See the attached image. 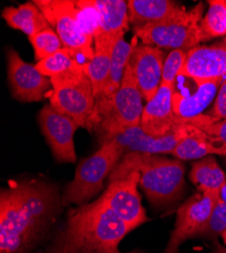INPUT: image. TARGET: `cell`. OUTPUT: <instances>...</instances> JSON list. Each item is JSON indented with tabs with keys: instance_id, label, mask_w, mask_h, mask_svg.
Masks as SVG:
<instances>
[{
	"instance_id": "6da1fadb",
	"label": "cell",
	"mask_w": 226,
	"mask_h": 253,
	"mask_svg": "<svg viewBox=\"0 0 226 253\" xmlns=\"http://www.w3.org/2000/svg\"><path fill=\"white\" fill-rule=\"evenodd\" d=\"M62 207L56 185L10 180L0 193V253H30L45 238Z\"/></svg>"
},
{
	"instance_id": "7a4b0ae2",
	"label": "cell",
	"mask_w": 226,
	"mask_h": 253,
	"mask_svg": "<svg viewBox=\"0 0 226 253\" xmlns=\"http://www.w3.org/2000/svg\"><path fill=\"white\" fill-rule=\"evenodd\" d=\"M131 231L101 195L69 210L66 223L57 232L47 253H123L120 243Z\"/></svg>"
},
{
	"instance_id": "3957f363",
	"label": "cell",
	"mask_w": 226,
	"mask_h": 253,
	"mask_svg": "<svg viewBox=\"0 0 226 253\" xmlns=\"http://www.w3.org/2000/svg\"><path fill=\"white\" fill-rule=\"evenodd\" d=\"M132 172L140 174L139 184L155 207L170 206L183 194L186 168L177 158L170 159L145 152H127L110 174L109 181L123 179Z\"/></svg>"
},
{
	"instance_id": "277c9868",
	"label": "cell",
	"mask_w": 226,
	"mask_h": 253,
	"mask_svg": "<svg viewBox=\"0 0 226 253\" xmlns=\"http://www.w3.org/2000/svg\"><path fill=\"white\" fill-rule=\"evenodd\" d=\"M125 154L122 147L114 140L102 144L100 148L89 158L82 160L61 197L63 207L82 206L104 188V180L115 169L122 156Z\"/></svg>"
},
{
	"instance_id": "5b68a950",
	"label": "cell",
	"mask_w": 226,
	"mask_h": 253,
	"mask_svg": "<svg viewBox=\"0 0 226 253\" xmlns=\"http://www.w3.org/2000/svg\"><path fill=\"white\" fill-rule=\"evenodd\" d=\"M203 10L202 2L190 10L182 7L161 23L134 28L135 37L144 45L188 52L205 42L201 29Z\"/></svg>"
},
{
	"instance_id": "8992f818",
	"label": "cell",
	"mask_w": 226,
	"mask_h": 253,
	"mask_svg": "<svg viewBox=\"0 0 226 253\" xmlns=\"http://www.w3.org/2000/svg\"><path fill=\"white\" fill-rule=\"evenodd\" d=\"M50 105L58 113L71 118L79 128L87 129L91 118L95 96L91 82L85 70L84 63L74 70L52 77Z\"/></svg>"
},
{
	"instance_id": "52a82bcc",
	"label": "cell",
	"mask_w": 226,
	"mask_h": 253,
	"mask_svg": "<svg viewBox=\"0 0 226 253\" xmlns=\"http://www.w3.org/2000/svg\"><path fill=\"white\" fill-rule=\"evenodd\" d=\"M143 110V96L138 89L129 61L120 89L92 132L98 135L101 145L105 144L126 130L140 126Z\"/></svg>"
},
{
	"instance_id": "ba28073f",
	"label": "cell",
	"mask_w": 226,
	"mask_h": 253,
	"mask_svg": "<svg viewBox=\"0 0 226 253\" xmlns=\"http://www.w3.org/2000/svg\"><path fill=\"white\" fill-rule=\"evenodd\" d=\"M51 28L60 37L66 49L75 57L82 56L90 61L94 56V40L82 29L75 0H35Z\"/></svg>"
},
{
	"instance_id": "9c48e42d",
	"label": "cell",
	"mask_w": 226,
	"mask_h": 253,
	"mask_svg": "<svg viewBox=\"0 0 226 253\" xmlns=\"http://www.w3.org/2000/svg\"><path fill=\"white\" fill-rule=\"evenodd\" d=\"M219 198V193L198 192L178 209L175 229L164 253H179L184 241L199 237Z\"/></svg>"
},
{
	"instance_id": "30bf717a",
	"label": "cell",
	"mask_w": 226,
	"mask_h": 253,
	"mask_svg": "<svg viewBox=\"0 0 226 253\" xmlns=\"http://www.w3.org/2000/svg\"><path fill=\"white\" fill-rule=\"evenodd\" d=\"M7 80L12 96L23 102L41 101L52 87L51 79L44 76L36 65L29 64L14 49H7Z\"/></svg>"
},
{
	"instance_id": "8fae6325",
	"label": "cell",
	"mask_w": 226,
	"mask_h": 253,
	"mask_svg": "<svg viewBox=\"0 0 226 253\" xmlns=\"http://www.w3.org/2000/svg\"><path fill=\"white\" fill-rule=\"evenodd\" d=\"M38 122L55 159L58 162L74 163V134L78 125L71 118L55 111L50 104L40 111Z\"/></svg>"
},
{
	"instance_id": "7c38bea8",
	"label": "cell",
	"mask_w": 226,
	"mask_h": 253,
	"mask_svg": "<svg viewBox=\"0 0 226 253\" xmlns=\"http://www.w3.org/2000/svg\"><path fill=\"white\" fill-rule=\"evenodd\" d=\"M140 174L132 172L127 177L112 181L102 194L113 212L132 230L149 221L138 193Z\"/></svg>"
},
{
	"instance_id": "4fadbf2b",
	"label": "cell",
	"mask_w": 226,
	"mask_h": 253,
	"mask_svg": "<svg viewBox=\"0 0 226 253\" xmlns=\"http://www.w3.org/2000/svg\"><path fill=\"white\" fill-rule=\"evenodd\" d=\"M164 53L158 47L136 45L130 57V65L143 99L150 101L157 93L162 79Z\"/></svg>"
},
{
	"instance_id": "5bb4252c",
	"label": "cell",
	"mask_w": 226,
	"mask_h": 253,
	"mask_svg": "<svg viewBox=\"0 0 226 253\" xmlns=\"http://www.w3.org/2000/svg\"><path fill=\"white\" fill-rule=\"evenodd\" d=\"M200 84L226 77V37L221 43L197 46L187 54V61L181 75Z\"/></svg>"
},
{
	"instance_id": "9a60e30c",
	"label": "cell",
	"mask_w": 226,
	"mask_h": 253,
	"mask_svg": "<svg viewBox=\"0 0 226 253\" xmlns=\"http://www.w3.org/2000/svg\"><path fill=\"white\" fill-rule=\"evenodd\" d=\"M137 37H134L131 41V43H128V42L124 40V38H121L115 45V48L112 53L111 71L108 84L101 96L95 101L93 114L87 126V129L89 131L92 132L95 125L100 121V119L104 117V115L109 110L110 104L115 94L120 89L123 78H124L125 75L127 65L130 61L131 54L133 52V49L137 45Z\"/></svg>"
},
{
	"instance_id": "2e32d148",
	"label": "cell",
	"mask_w": 226,
	"mask_h": 253,
	"mask_svg": "<svg viewBox=\"0 0 226 253\" xmlns=\"http://www.w3.org/2000/svg\"><path fill=\"white\" fill-rule=\"evenodd\" d=\"M99 14V30L94 48L114 50L117 42L129 29L128 4L124 0H95Z\"/></svg>"
},
{
	"instance_id": "e0dca14e",
	"label": "cell",
	"mask_w": 226,
	"mask_h": 253,
	"mask_svg": "<svg viewBox=\"0 0 226 253\" xmlns=\"http://www.w3.org/2000/svg\"><path fill=\"white\" fill-rule=\"evenodd\" d=\"M175 88L161 84L155 96L146 103L143 110L140 126L152 138H159L171 133L178 126L173 110Z\"/></svg>"
},
{
	"instance_id": "ac0fdd59",
	"label": "cell",
	"mask_w": 226,
	"mask_h": 253,
	"mask_svg": "<svg viewBox=\"0 0 226 253\" xmlns=\"http://www.w3.org/2000/svg\"><path fill=\"white\" fill-rule=\"evenodd\" d=\"M224 78L205 81L197 84V90L192 95H183L180 92L173 94V110L179 124H187L203 115L213 101Z\"/></svg>"
},
{
	"instance_id": "d6986e66",
	"label": "cell",
	"mask_w": 226,
	"mask_h": 253,
	"mask_svg": "<svg viewBox=\"0 0 226 253\" xmlns=\"http://www.w3.org/2000/svg\"><path fill=\"white\" fill-rule=\"evenodd\" d=\"M127 4L129 23L134 28L161 23L182 8L172 0H129Z\"/></svg>"
},
{
	"instance_id": "ffe728a7",
	"label": "cell",
	"mask_w": 226,
	"mask_h": 253,
	"mask_svg": "<svg viewBox=\"0 0 226 253\" xmlns=\"http://www.w3.org/2000/svg\"><path fill=\"white\" fill-rule=\"evenodd\" d=\"M2 18L8 27L33 37L51 26L43 12L34 1L20 4L17 7L7 6L1 12Z\"/></svg>"
},
{
	"instance_id": "44dd1931",
	"label": "cell",
	"mask_w": 226,
	"mask_h": 253,
	"mask_svg": "<svg viewBox=\"0 0 226 253\" xmlns=\"http://www.w3.org/2000/svg\"><path fill=\"white\" fill-rule=\"evenodd\" d=\"M195 128V126L190 124H179L171 133L159 138H152L142 130L139 137L129 147L127 152H145L158 155L172 154L177 146L184 138H187Z\"/></svg>"
},
{
	"instance_id": "7402d4cb",
	"label": "cell",
	"mask_w": 226,
	"mask_h": 253,
	"mask_svg": "<svg viewBox=\"0 0 226 253\" xmlns=\"http://www.w3.org/2000/svg\"><path fill=\"white\" fill-rule=\"evenodd\" d=\"M190 179L200 193H220L226 175L214 156H207L193 163Z\"/></svg>"
},
{
	"instance_id": "603a6c76",
	"label": "cell",
	"mask_w": 226,
	"mask_h": 253,
	"mask_svg": "<svg viewBox=\"0 0 226 253\" xmlns=\"http://www.w3.org/2000/svg\"><path fill=\"white\" fill-rule=\"evenodd\" d=\"M172 155L179 160H193L213 155L223 156V153L206 133L196 126L195 130L177 146Z\"/></svg>"
},
{
	"instance_id": "cb8c5ba5",
	"label": "cell",
	"mask_w": 226,
	"mask_h": 253,
	"mask_svg": "<svg viewBox=\"0 0 226 253\" xmlns=\"http://www.w3.org/2000/svg\"><path fill=\"white\" fill-rule=\"evenodd\" d=\"M113 50L107 48H94L93 58L84 63L85 70L91 82L95 101L101 96L108 84Z\"/></svg>"
},
{
	"instance_id": "d4e9b609",
	"label": "cell",
	"mask_w": 226,
	"mask_h": 253,
	"mask_svg": "<svg viewBox=\"0 0 226 253\" xmlns=\"http://www.w3.org/2000/svg\"><path fill=\"white\" fill-rule=\"evenodd\" d=\"M82 65L68 49L63 48L48 56L42 61L37 62L36 68L48 78L58 76L70 70L79 68Z\"/></svg>"
},
{
	"instance_id": "484cf974",
	"label": "cell",
	"mask_w": 226,
	"mask_h": 253,
	"mask_svg": "<svg viewBox=\"0 0 226 253\" xmlns=\"http://www.w3.org/2000/svg\"><path fill=\"white\" fill-rule=\"evenodd\" d=\"M208 3L209 9L201 22L205 42L226 35V0H210Z\"/></svg>"
},
{
	"instance_id": "4316f807",
	"label": "cell",
	"mask_w": 226,
	"mask_h": 253,
	"mask_svg": "<svg viewBox=\"0 0 226 253\" xmlns=\"http://www.w3.org/2000/svg\"><path fill=\"white\" fill-rule=\"evenodd\" d=\"M29 41L34 49L37 62L42 61L48 56L65 48L60 37L52 28L42 31L33 37H29Z\"/></svg>"
},
{
	"instance_id": "83f0119b",
	"label": "cell",
	"mask_w": 226,
	"mask_h": 253,
	"mask_svg": "<svg viewBox=\"0 0 226 253\" xmlns=\"http://www.w3.org/2000/svg\"><path fill=\"white\" fill-rule=\"evenodd\" d=\"M206 133L226 156V120L220 122H212L208 115H202L189 123Z\"/></svg>"
},
{
	"instance_id": "f1b7e54d",
	"label": "cell",
	"mask_w": 226,
	"mask_h": 253,
	"mask_svg": "<svg viewBox=\"0 0 226 253\" xmlns=\"http://www.w3.org/2000/svg\"><path fill=\"white\" fill-rule=\"evenodd\" d=\"M75 4L82 29L90 39L94 40L99 30V14L95 0H75Z\"/></svg>"
},
{
	"instance_id": "f546056e",
	"label": "cell",
	"mask_w": 226,
	"mask_h": 253,
	"mask_svg": "<svg viewBox=\"0 0 226 253\" xmlns=\"http://www.w3.org/2000/svg\"><path fill=\"white\" fill-rule=\"evenodd\" d=\"M187 51L172 50L164 60L161 84L170 87H176V79L181 75V72L186 64Z\"/></svg>"
},
{
	"instance_id": "4dcf8cb0",
	"label": "cell",
	"mask_w": 226,
	"mask_h": 253,
	"mask_svg": "<svg viewBox=\"0 0 226 253\" xmlns=\"http://www.w3.org/2000/svg\"><path fill=\"white\" fill-rule=\"evenodd\" d=\"M226 230V205L220 200L216 203L212 214L205 225L204 229L200 233L199 237L201 238H207L213 241L221 235L223 232Z\"/></svg>"
},
{
	"instance_id": "1f68e13d",
	"label": "cell",
	"mask_w": 226,
	"mask_h": 253,
	"mask_svg": "<svg viewBox=\"0 0 226 253\" xmlns=\"http://www.w3.org/2000/svg\"><path fill=\"white\" fill-rule=\"evenodd\" d=\"M208 116L214 123L226 120V77L221 84L213 108Z\"/></svg>"
},
{
	"instance_id": "d6a6232c",
	"label": "cell",
	"mask_w": 226,
	"mask_h": 253,
	"mask_svg": "<svg viewBox=\"0 0 226 253\" xmlns=\"http://www.w3.org/2000/svg\"><path fill=\"white\" fill-rule=\"evenodd\" d=\"M214 251H213V253H226V248L225 247H223L222 245H220L219 244V242L218 241H214Z\"/></svg>"
},
{
	"instance_id": "836d02e7",
	"label": "cell",
	"mask_w": 226,
	"mask_h": 253,
	"mask_svg": "<svg viewBox=\"0 0 226 253\" xmlns=\"http://www.w3.org/2000/svg\"><path fill=\"white\" fill-rule=\"evenodd\" d=\"M219 197H220V200L226 205V183H225V184L222 186V188L220 189Z\"/></svg>"
},
{
	"instance_id": "e575fe53",
	"label": "cell",
	"mask_w": 226,
	"mask_h": 253,
	"mask_svg": "<svg viewBox=\"0 0 226 253\" xmlns=\"http://www.w3.org/2000/svg\"><path fill=\"white\" fill-rule=\"evenodd\" d=\"M221 237L223 238V242H224V244L226 245V230L221 234Z\"/></svg>"
},
{
	"instance_id": "d590c367",
	"label": "cell",
	"mask_w": 226,
	"mask_h": 253,
	"mask_svg": "<svg viewBox=\"0 0 226 253\" xmlns=\"http://www.w3.org/2000/svg\"><path fill=\"white\" fill-rule=\"evenodd\" d=\"M225 157H226V156H225Z\"/></svg>"
}]
</instances>
